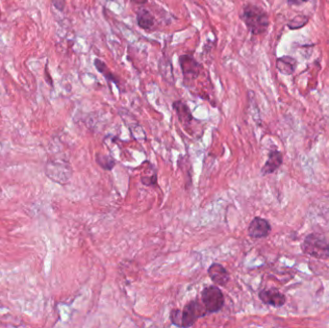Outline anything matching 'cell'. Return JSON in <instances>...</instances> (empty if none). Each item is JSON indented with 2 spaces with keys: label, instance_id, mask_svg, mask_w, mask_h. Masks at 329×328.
<instances>
[{
  "label": "cell",
  "instance_id": "1",
  "mask_svg": "<svg viewBox=\"0 0 329 328\" xmlns=\"http://www.w3.org/2000/svg\"><path fill=\"white\" fill-rule=\"evenodd\" d=\"M240 17L248 31L254 36L265 33L269 28V15L259 6L247 4L244 6Z\"/></svg>",
  "mask_w": 329,
  "mask_h": 328
},
{
  "label": "cell",
  "instance_id": "2",
  "mask_svg": "<svg viewBox=\"0 0 329 328\" xmlns=\"http://www.w3.org/2000/svg\"><path fill=\"white\" fill-rule=\"evenodd\" d=\"M303 253L307 254L319 260H327L329 258V244L325 236L312 233L304 239L301 244Z\"/></svg>",
  "mask_w": 329,
  "mask_h": 328
},
{
  "label": "cell",
  "instance_id": "3",
  "mask_svg": "<svg viewBox=\"0 0 329 328\" xmlns=\"http://www.w3.org/2000/svg\"><path fill=\"white\" fill-rule=\"evenodd\" d=\"M202 303L208 313H217L225 305V297L218 286L212 285L206 287L201 293Z\"/></svg>",
  "mask_w": 329,
  "mask_h": 328
},
{
  "label": "cell",
  "instance_id": "4",
  "mask_svg": "<svg viewBox=\"0 0 329 328\" xmlns=\"http://www.w3.org/2000/svg\"><path fill=\"white\" fill-rule=\"evenodd\" d=\"M208 314L205 306L201 304L197 299L192 300L187 305H185L182 310V327L190 328L195 325V322Z\"/></svg>",
  "mask_w": 329,
  "mask_h": 328
},
{
  "label": "cell",
  "instance_id": "5",
  "mask_svg": "<svg viewBox=\"0 0 329 328\" xmlns=\"http://www.w3.org/2000/svg\"><path fill=\"white\" fill-rule=\"evenodd\" d=\"M179 65L185 80L196 79L203 70V66L190 54H183L179 57Z\"/></svg>",
  "mask_w": 329,
  "mask_h": 328
},
{
  "label": "cell",
  "instance_id": "6",
  "mask_svg": "<svg viewBox=\"0 0 329 328\" xmlns=\"http://www.w3.org/2000/svg\"><path fill=\"white\" fill-rule=\"evenodd\" d=\"M271 231V226L269 222L260 217L254 218L248 225V235L253 239L266 238Z\"/></svg>",
  "mask_w": 329,
  "mask_h": 328
},
{
  "label": "cell",
  "instance_id": "7",
  "mask_svg": "<svg viewBox=\"0 0 329 328\" xmlns=\"http://www.w3.org/2000/svg\"><path fill=\"white\" fill-rule=\"evenodd\" d=\"M259 298L265 304L273 307H282L286 303V297L276 289L263 290L259 293Z\"/></svg>",
  "mask_w": 329,
  "mask_h": 328
},
{
  "label": "cell",
  "instance_id": "8",
  "mask_svg": "<svg viewBox=\"0 0 329 328\" xmlns=\"http://www.w3.org/2000/svg\"><path fill=\"white\" fill-rule=\"evenodd\" d=\"M208 274L211 280L219 286H225L230 279V275L226 268L219 263H214L210 266Z\"/></svg>",
  "mask_w": 329,
  "mask_h": 328
},
{
  "label": "cell",
  "instance_id": "9",
  "mask_svg": "<svg viewBox=\"0 0 329 328\" xmlns=\"http://www.w3.org/2000/svg\"><path fill=\"white\" fill-rule=\"evenodd\" d=\"M283 163L282 153L278 150H271L269 153V158L261 169L262 175H267L274 172Z\"/></svg>",
  "mask_w": 329,
  "mask_h": 328
},
{
  "label": "cell",
  "instance_id": "10",
  "mask_svg": "<svg viewBox=\"0 0 329 328\" xmlns=\"http://www.w3.org/2000/svg\"><path fill=\"white\" fill-rule=\"evenodd\" d=\"M172 108L177 114V117L182 124H190L194 119L193 114L189 106L182 100H176L172 103Z\"/></svg>",
  "mask_w": 329,
  "mask_h": 328
},
{
  "label": "cell",
  "instance_id": "11",
  "mask_svg": "<svg viewBox=\"0 0 329 328\" xmlns=\"http://www.w3.org/2000/svg\"><path fill=\"white\" fill-rule=\"evenodd\" d=\"M137 23L140 28L144 30H150L155 25V17L147 9H140L137 12Z\"/></svg>",
  "mask_w": 329,
  "mask_h": 328
},
{
  "label": "cell",
  "instance_id": "12",
  "mask_svg": "<svg viewBox=\"0 0 329 328\" xmlns=\"http://www.w3.org/2000/svg\"><path fill=\"white\" fill-rule=\"evenodd\" d=\"M297 65V60L290 56H284L276 60V69L282 75H293Z\"/></svg>",
  "mask_w": 329,
  "mask_h": 328
},
{
  "label": "cell",
  "instance_id": "13",
  "mask_svg": "<svg viewBox=\"0 0 329 328\" xmlns=\"http://www.w3.org/2000/svg\"><path fill=\"white\" fill-rule=\"evenodd\" d=\"M93 64H94V67L96 68V70L98 71L99 74L103 75L105 77V79L108 81V82H112L114 84L117 85L118 88L120 87V79L118 76L114 75L108 68V66L105 64L104 62L102 60L100 59H94L93 61Z\"/></svg>",
  "mask_w": 329,
  "mask_h": 328
},
{
  "label": "cell",
  "instance_id": "14",
  "mask_svg": "<svg viewBox=\"0 0 329 328\" xmlns=\"http://www.w3.org/2000/svg\"><path fill=\"white\" fill-rule=\"evenodd\" d=\"M159 72L163 76L164 80H166L168 83H174V76H173V68L171 66V63L169 60L163 58L160 60L159 63Z\"/></svg>",
  "mask_w": 329,
  "mask_h": 328
},
{
  "label": "cell",
  "instance_id": "15",
  "mask_svg": "<svg viewBox=\"0 0 329 328\" xmlns=\"http://www.w3.org/2000/svg\"><path fill=\"white\" fill-rule=\"evenodd\" d=\"M308 21H309L308 16L303 15H297L288 23V27L292 30L299 29L305 26V24H307Z\"/></svg>",
  "mask_w": 329,
  "mask_h": 328
},
{
  "label": "cell",
  "instance_id": "16",
  "mask_svg": "<svg viewBox=\"0 0 329 328\" xmlns=\"http://www.w3.org/2000/svg\"><path fill=\"white\" fill-rule=\"evenodd\" d=\"M96 161L101 167H103L104 169H107V170H111L114 167V165L116 164V162L113 160V158H111L109 156H106V155H101V158H100V156L97 154L96 155Z\"/></svg>",
  "mask_w": 329,
  "mask_h": 328
},
{
  "label": "cell",
  "instance_id": "17",
  "mask_svg": "<svg viewBox=\"0 0 329 328\" xmlns=\"http://www.w3.org/2000/svg\"><path fill=\"white\" fill-rule=\"evenodd\" d=\"M169 320L172 325L181 328L182 327V311H180L179 309L172 310L169 315Z\"/></svg>",
  "mask_w": 329,
  "mask_h": 328
},
{
  "label": "cell",
  "instance_id": "18",
  "mask_svg": "<svg viewBox=\"0 0 329 328\" xmlns=\"http://www.w3.org/2000/svg\"><path fill=\"white\" fill-rule=\"evenodd\" d=\"M52 4L58 11L63 12L66 7V0H52Z\"/></svg>",
  "mask_w": 329,
  "mask_h": 328
},
{
  "label": "cell",
  "instance_id": "19",
  "mask_svg": "<svg viewBox=\"0 0 329 328\" xmlns=\"http://www.w3.org/2000/svg\"><path fill=\"white\" fill-rule=\"evenodd\" d=\"M132 3L134 4H138V5H144V4H147L149 0H130Z\"/></svg>",
  "mask_w": 329,
  "mask_h": 328
},
{
  "label": "cell",
  "instance_id": "20",
  "mask_svg": "<svg viewBox=\"0 0 329 328\" xmlns=\"http://www.w3.org/2000/svg\"><path fill=\"white\" fill-rule=\"evenodd\" d=\"M299 1H301V2H306V1H308V0H299Z\"/></svg>",
  "mask_w": 329,
  "mask_h": 328
}]
</instances>
